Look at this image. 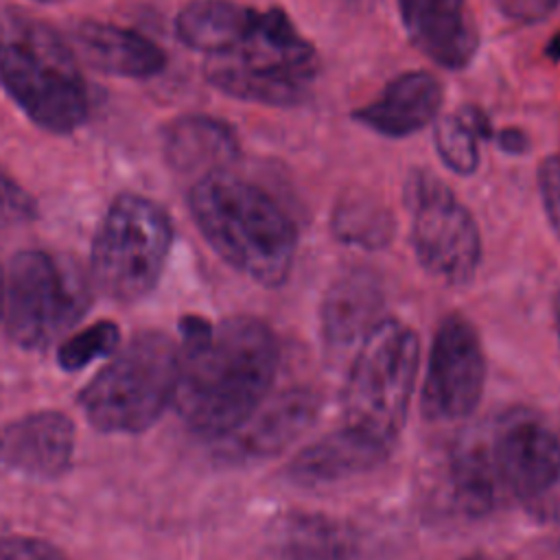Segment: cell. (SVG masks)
<instances>
[{
	"label": "cell",
	"instance_id": "1",
	"mask_svg": "<svg viewBox=\"0 0 560 560\" xmlns=\"http://www.w3.org/2000/svg\"><path fill=\"white\" fill-rule=\"evenodd\" d=\"M182 339L173 402L195 433L228 438L265 402L278 372V339L252 315L214 324L190 317Z\"/></svg>",
	"mask_w": 560,
	"mask_h": 560
},
{
	"label": "cell",
	"instance_id": "2",
	"mask_svg": "<svg viewBox=\"0 0 560 560\" xmlns=\"http://www.w3.org/2000/svg\"><path fill=\"white\" fill-rule=\"evenodd\" d=\"M188 203L197 228L230 267L269 289L287 282L298 234L271 195L243 177L214 171L195 182Z\"/></svg>",
	"mask_w": 560,
	"mask_h": 560
},
{
	"label": "cell",
	"instance_id": "3",
	"mask_svg": "<svg viewBox=\"0 0 560 560\" xmlns=\"http://www.w3.org/2000/svg\"><path fill=\"white\" fill-rule=\"evenodd\" d=\"M0 81L39 127L68 133L83 125L90 98L66 39L22 9L0 11Z\"/></svg>",
	"mask_w": 560,
	"mask_h": 560
},
{
	"label": "cell",
	"instance_id": "4",
	"mask_svg": "<svg viewBox=\"0 0 560 560\" xmlns=\"http://www.w3.org/2000/svg\"><path fill=\"white\" fill-rule=\"evenodd\" d=\"M319 59L282 9L258 11L249 35L232 50L208 55V81L241 101L291 107L306 101Z\"/></svg>",
	"mask_w": 560,
	"mask_h": 560
},
{
	"label": "cell",
	"instance_id": "5",
	"mask_svg": "<svg viewBox=\"0 0 560 560\" xmlns=\"http://www.w3.org/2000/svg\"><path fill=\"white\" fill-rule=\"evenodd\" d=\"M179 348L162 330L133 335L81 389L83 416L105 433L149 429L175 396Z\"/></svg>",
	"mask_w": 560,
	"mask_h": 560
},
{
	"label": "cell",
	"instance_id": "6",
	"mask_svg": "<svg viewBox=\"0 0 560 560\" xmlns=\"http://www.w3.org/2000/svg\"><path fill=\"white\" fill-rule=\"evenodd\" d=\"M420 343L398 319H378L359 341L343 385V427L392 446L405 427L416 385Z\"/></svg>",
	"mask_w": 560,
	"mask_h": 560
},
{
	"label": "cell",
	"instance_id": "7",
	"mask_svg": "<svg viewBox=\"0 0 560 560\" xmlns=\"http://www.w3.org/2000/svg\"><path fill=\"white\" fill-rule=\"evenodd\" d=\"M90 302V282L72 260L26 249L4 273L0 319L13 343L44 350L83 319Z\"/></svg>",
	"mask_w": 560,
	"mask_h": 560
},
{
	"label": "cell",
	"instance_id": "8",
	"mask_svg": "<svg viewBox=\"0 0 560 560\" xmlns=\"http://www.w3.org/2000/svg\"><path fill=\"white\" fill-rule=\"evenodd\" d=\"M173 243L168 214L147 197L120 195L107 208L92 243V280L116 302L153 291Z\"/></svg>",
	"mask_w": 560,
	"mask_h": 560
},
{
	"label": "cell",
	"instance_id": "9",
	"mask_svg": "<svg viewBox=\"0 0 560 560\" xmlns=\"http://www.w3.org/2000/svg\"><path fill=\"white\" fill-rule=\"evenodd\" d=\"M405 206L411 245L424 271L451 287L468 284L481 262V234L468 208L427 171L409 173Z\"/></svg>",
	"mask_w": 560,
	"mask_h": 560
},
{
	"label": "cell",
	"instance_id": "10",
	"mask_svg": "<svg viewBox=\"0 0 560 560\" xmlns=\"http://www.w3.org/2000/svg\"><path fill=\"white\" fill-rule=\"evenodd\" d=\"M499 486L540 523H560V440L529 416H514L494 435Z\"/></svg>",
	"mask_w": 560,
	"mask_h": 560
},
{
	"label": "cell",
	"instance_id": "11",
	"mask_svg": "<svg viewBox=\"0 0 560 560\" xmlns=\"http://www.w3.org/2000/svg\"><path fill=\"white\" fill-rule=\"evenodd\" d=\"M486 359L470 319L446 315L431 341L420 407L429 420L453 422L470 416L481 400Z\"/></svg>",
	"mask_w": 560,
	"mask_h": 560
},
{
	"label": "cell",
	"instance_id": "12",
	"mask_svg": "<svg viewBox=\"0 0 560 560\" xmlns=\"http://www.w3.org/2000/svg\"><path fill=\"white\" fill-rule=\"evenodd\" d=\"M74 453V427L61 411H35L0 427V468L35 477H61Z\"/></svg>",
	"mask_w": 560,
	"mask_h": 560
},
{
	"label": "cell",
	"instance_id": "13",
	"mask_svg": "<svg viewBox=\"0 0 560 560\" xmlns=\"http://www.w3.org/2000/svg\"><path fill=\"white\" fill-rule=\"evenodd\" d=\"M398 13L411 44L433 63L462 70L472 61L479 33L466 0H398Z\"/></svg>",
	"mask_w": 560,
	"mask_h": 560
},
{
	"label": "cell",
	"instance_id": "14",
	"mask_svg": "<svg viewBox=\"0 0 560 560\" xmlns=\"http://www.w3.org/2000/svg\"><path fill=\"white\" fill-rule=\"evenodd\" d=\"M442 96V83L431 72L409 70L394 77L354 118L385 138H405L435 120Z\"/></svg>",
	"mask_w": 560,
	"mask_h": 560
},
{
	"label": "cell",
	"instance_id": "15",
	"mask_svg": "<svg viewBox=\"0 0 560 560\" xmlns=\"http://www.w3.org/2000/svg\"><path fill=\"white\" fill-rule=\"evenodd\" d=\"M387 451L389 446L343 427L302 448L289 464V477L302 486L343 481L378 466Z\"/></svg>",
	"mask_w": 560,
	"mask_h": 560
},
{
	"label": "cell",
	"instance_id": "16",
	"mask_svg": "<svg viewBox=\"0 0 560 560\" xmlns=\"http://www.w3.org/2000/svg\"><path fill=\"white\" fill-rule=\"evenodd\" d=\"M81 57L96 70L129 79H147L162 72L164 50L149 37L107 22H83L74 31Z\"/></svg>",
	"mask_w": 560,
	"mask_h": 560
},
{
	"label": "cell",
	"instance_id": "17",
	"mask_svg": "<svg viewBox=\"0 0 560 560\" xmlns=\"http://www.w3.org/2000/svg\"><path fill=\"white\" fill-rule=\"evenodd\" d=\"M317 402L306 389H289L267 400L232 433L245 455L265 457L287 448L315 420Z\"/></svg>",
	"mask_w": 560,
	"mask_h": 560
},
{
	"label": "cell",
	"instance_id": "18",
	"mask_svg": "<svg viewBox=\"0 0 560 560\" xmlns=\"http://www.w3.org/2000/svg\"><path fill=\"white\" fill-rule=\"evenodd\" d=\"M164 153L177 171L214 173L225 171L238 155V138L219 118L190 114L175 118L164 131Z\"/></svg>",
	"mask_w": 560,
	"mask_h": 560
},
{
	"label": "cell",
	"instance_id": "19",
	"mask_svg": "<svg viewBox=\"0 0 560 560\" xmlns=\"http://www.w3.org/2000/svg\"><path fill=\"white\" fill-rule=\"evenodd\" d=\"M280 560H352L359 549L348 523L319 512H289L271 529Z\"/></svg>",
	"mask_w": 560,
	"mask_h": 560
},
{
	"label": "cell",
	"instance_id": "20",
	"mask_svg": "<svg viewBox=\"0 0 560 560\" xmlns=\"http://www.w3.org/2000/svg\"><path fill=\"white\" fill-rule=\"evenodd\" d=\"M258 11L232 0H195L177 20V37L201 52L219 55L236 48L252 31Z\"/></svg>",
	"mask_w": 560,
	"mask_h": 560
},
{
	"label": "cell",
	"instance_id": "21",
	"mask_svg": "<svg viewBox=\"0 0 560 560\" xmlns=\"http://www.w3.org/2000/svg\"><path fill=\"white\" fill-rule=\"evenodd\" d=\"M381 289L363 271L339 278L322 304V328L332 346H350L363 339L378 322Z\"/></svg>",
	"mask_w": 560,
	"mask_h": 560
},
{
	"label": "cell",
	"instance_id": "22",
	"mask_svg": "<svg viewBox=\"0 0 560 560\" xmlns=\"http://www.w3.org/2000/svg\"><path fill=\"white\" fill-rule=\"evenodd\" d=\"M453 488L464 510L472 514H483L494 505L499 477L486 446H466L453 457Z\"/></svg>",
	"mask_w": 560,
	"mask_h": 560
},
{
	"label": "cell",
	"instance_id": "23",
	"mask_svg": "<svg viewBox=\"0 0 560 560\" xmlns=\"http://www.w3.org/2000/svg\"><path fill=\"white\" fill-rule=\"evenodd\" d=\"M332 225L341 241L363 247H381L392 234L389 214L374 201L361 197L341 201L335 210Z\"/></svg>",
	"mask_w": 560,
	"mask_h": 560
},
{
	"label": "cell",
	"instance_id": "24",
	"mask_svg": "<svg viewBox=\"0 0 560 560\" xmlns=\"http://www.w3.org/2000/svg\"><path fill=\"white\" fill-rule=\"evenodd\" d=\"M477 136L472 129L464 122L459 114L444 116L433 127V142L440 160L444 166H448L453 173L470 175L479 166V149H477Z\"/></svg>",
	"mask_w": 560,
	"mask_h": 560
},
{
	"label": "cell",
	"instance_id": "25",
	"mask_svg": "<svg viewBox=\"0 0 560 560\" xmlns=\"http://www.w3.org/2000/svg\"><path fill=\"white\" fill-rule=\"evenodd\" d=\"M118 339L120 330L114 322H96L90 328L68 337L57 350V361L66 372H77L94 359L109 357L116 350Z\"/></svg>",
	"mask_w": 560,
	"mask_h": 560
},
{
	"label": "cell",
	"instance_id": "26",
	"mask_svg": "<svg viewBox=\"0 0 560 560\" xmlns=\"http://www.w3.org/2000/svg\"><path fill=\"white\" fill-rule=\"evenodd\" d=\"M35 217L33 197L0 171V228L20 225Z\"/></svg>",
	"mask_w": 560,
	"mask_h": 560
},
{
	"label": "cell",
	"instance_id": "27",
	"mask_svg": "<svg viewBox=\"0 0 560 560\" xmlns=\"http://www.w3.org/2000/svg\"><path fill=\"white\" fill-rule=\"evenodd\" d=\"M538 190L549 225L560 238V155H547L538 166Z\"/></svg>",
	"mask_w": 560,
	"mask_h": 560
},
{
	"label": "cell",
	"instance_id": "28",
	"mask_svg": "<svg viewBox=\"0 0 560 560\" xmlns=\"http://www.w3.org/2000/svg\"><path fill=\"white\" fill-rule=\"evenodd\" d=\"M0 560H68L55 545L31 536H0Z\"/></svg>",
	"mask_w": 560,
	"mask_h": 560
},
{
	"label": "cell",
	"instance_id": "29",
	"mask_svg": "<svg viewBox=\"0 0 560 560\" xmlns=\"http://www.w3.org/2000/svg\"><path fill=\"white\" fill-rule=\"evenodd\" d=\"M558 4L560 0H497V7L505 18L523 24L542 22L556 11Z\"/></svg>",
	"mask_w": 560,
	"mask_h": 560
},
{
	"label": "cell",
	"instance_id": "30",
	"mask_svg": "<svg viewBox=\"0 0 560 560\" xmlns=\"http://www.w3.org/2000/svg\"><path fill=\"white\" fill-rule=\"evenodd\" d=\"M497 144H499L505 153L518 155V153H525V151H527L529 140H527V136H525L521 129H516V127H505V129H501V131L497 133Z\"/></svg>",
	"mask_w": 560,
	"mask_h": 560
},
{
	"label": "cell",
	"instance_id": "31",
	"mask_svg": "<svg viewBox=\"0 0 560 560\" xmlns=\"http://www.w3.org/2000/svg\"><path fill=\"white\" fill-rule=\"evenodd\" d=\"M545 52H547V57H551V59L560 61V28H558V31L553 33V37L549 39V44H547Z\"/></svg>",
	"mask_w": 560,
	"mask_h": 560
},
{
	"label": "cell",
	"instance_id": "32",
	"mask_svg": "<svg viewBox=\"0 0 560 560\" xmlns=\"http://www.w3.org/2000/svg\"><path fill=\"white\" fill-rule=\"evenodd\" d=\"M553 319H556V330H558V337H560V289L553 298Z\"/></svg>",
	"mask_w": 560,
	"mask_h": 560
},
{
	"label": "cell",
	"instance_id": "33",
	"mask_svg": "<svg viewBox=\"0 0 560 560\" xmlns=\"http://www.w3.org/2000/svg\"><path fill=\"white\" fill-rule=\"evenodd\" d=\"M2 282H4V273H2V269H0V302H2Z\"/></svg>",
	"mask_w": 560,
	"mask_h": 560
},
{
	"label": "cell",
	"instance_id": "34",
	"mask_svg": "<svg viewBox=\"0 0 560 560\" xmlns=\"http://www.w3.org/2000/svg\"><path fill=\"white\" fill-rule=\"evenodd\" d=\"M37 2H63V0H37Z\"/></svg>",
	"mask_w": 560,
	"mask_h": 560
},
{
	"label": "cell",
	"instance_id": "35",
	"mask_svg": "<svg viewBox=\"0 0 560 560\" xmlns=\"http://www.w3.org/2000/svg\"><path fill=\"white\" fill-rule=\"evenodd\" d=\"M466 560H481V558H466Z\"/></svg>",
	"mask_w": 560,
	"mask_h": 560
}]
</instances>
